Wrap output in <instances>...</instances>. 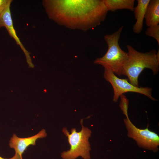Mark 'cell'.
I'll return each mask as SVG.
<instances>
[{
  "mask_svg": "<svg viewBox=\"0 0 159 159\" xmlns=\"http://www.w3.org/2000/svg\"><path fill=\"white\" fill-rule=\"evenodd\" d=\"M49 17L68 28L86 31L99 25L108 11L104 0H44Z\"/></svg>",
  "mask_w": 159,
  "mask_h": 159,
  "instance_id": "cell-1",
  "label": "cell"
},
{
  "mask_svg": "<svg viewBox=\"0 0 159 159\" xmlns=\"http://www.w3.org/2000/svg\"><path fill=\"white\" fill-rule=\"evenodd\" d=\"M128 58L125 64L122 75L126 76L130 83L139 87L138 79L142 71L146 68L151 70L153 75L159 70V51L152 49L145 53L139 52L132 46H126Z\"/></svg>",
  "mask_w": 159,
  "mask_h": 159,
  "instance_id": "cell-2",
  "label": "cell"
},
{
  "mask_svg": "<svg viewBox=\"0 0 159 159\" xmlns=\"http://www.w3.org/2000/svg\"><path fill=\"white\" fill-rule=\"evenodd\" d=\"M123 26H122L112 34L106 35L104 39L108 49L102 57L96 59L94 63L110 70L115 74L120 76L122 74L124 66L128 58L127 52L123 50L119 44Z\"/></svg>",
  "mask_w": 159,
  "mask_h": 159,
  "instance_id": "cell-3",
  "label": "cell"
},
{
  "mask_svg": "<svg viewBox=\"0 0 159 159\" xmlns=\"http://www.w3.org/2000/svg\"><path fill=\"white\" fill-rule=\"evenodd\" d=\"M82 125L80 131L77 132L75 128L71 129L70 133L67 129L64 127L62 132L67 137L70 145L69 150L64 151L61 153L62 159H76L81 157L83 159H90V151L91 150L89 139L92 133L91 131L83 125V119L80 120Z\"/></svg>",
  "mask_w": 159,
  "mask_h": 159,
  "instance_id": "cell-4",
  "label": "cell"
},
{
  "mask_svg": "<svg viewBox=\"0 0 159 159\" xmlns=\"http://www.w3.org/2000/svg\"><path fill=\"white\" fill-rule=\"evenodd\" d=\"M103 77L112 85L114 94L113 101L117 102L119 97L127 92H134L144 95L151 100H156L152 96V89L148 87H136L130 84L126 79H120L117 77L110 69L104 68Z\"/></svg>",
  "mask_w": 159,
  "mask_h": 159,
  "instance_id": "cell-5",
  "label": "cell"
},
{
  "mask_svg": "<svg viewBox=\"0 0 159 159\" xmlns=\"http://www.w3.org/2000/svg\"><path fill=\"white\" fill-rule=\"evenodd\" d=\"M124 122L127 131L128 137L134 140L140 147L156 152L158 150L159 136L150 130L148 125L145 129H140L133 125L130 119L125 118Z\"/></svg>",
  "mask_w": 159,
  "mask_h": 159,
  "instance_id": "cell-6",
  "label": "cell"
},
{
  "mask_svg": "<svg viewBox=\"0 0 159 159\" xmlns=\"http://www.w3.org/2000/svg\"><path fill=\"white\" fill-rule=\"evenodd\" d=\"M11 4H9L5 10L0 14V28L2 27H5L6 28L9 35L14 38L17 44L20 46L24 53L29 67L34 68V66L32 62L30 55V53L26 49L21 42L14 28L10 10Z\"/></svg>",
  "mask_w": 159,
  "mask_h": 159,
  "instance_id": "cell-7",
  "label": "cell"
},
{
  "mask_svg": "<svg viewBox=\"0 0 159 159\" xmlns=\"http://www.w3.org/2000/svg\"><path fill=\"white\" fill-rule=\"evenodd\" d=\"M47 135L44 129H42L33 136L27 138H19L14 134L9 140V146L14 150L15 153L18 154L22 159V155L28 146L31 145H35L37 140L45 138Z\"/></svg>",
  "mask_w": 159,
  "mask_h": 159,
  "instance_id": "cell-8",
  "label": "cell"
},
{
  "mask_svg": "<svg viewBox=\"0 0 159 159\" xmlns=\"http://www.w3.org/2000/svg\"><path fill=\"white\" fill-rule=\"evenodd\" d=\"M150 0H137V6L133 10L136 21L133 27V32L136 34H140L143 27V20L147 6Z\"/></svg>",
  "mask_w": 159,
  "mask_h": 159,
  "instance_id": "cell-9",
  "label": "cell"
},
{
  "mask_svg": "<svg viewBox=\"0 0 159 159\" xmlns=\"http://www.w3.org/2000/svg\"><path fill=\"white\" fill-rule=\"evenodd\" d=\"M144 19L148 27L159 24V0H150L146 8Z\"/></svg>",
  "mask_w": 159,
  "mask_h": 159,
  "instance_id": "cell-10",
  "label": "cell"
},
{
  "mask_svg": "<svg viewBox=\"0 0 159 159\" xmlns=\"http://www.w3.org/2000/svg\"><path fill=\"white\" fill-rule=\"evenodd\" d=\"M104 1L108 11L126 9L133 11L135 7V0H104Z\"/></svg>",
  "mask_w": 159,
  "mask_h": 159,
  "instance_id": "cell-11",
  "label": "cell"
},
{
  "mask_svg": "<svg viewBox=\"0 0 159 159\" xmlns=\"http://www.w3.org/2000/svg\"><path fill=\"white\" fill-rule=\"evenodd\" d=\"M145 34L154 38L159 45V24L148 27L145 32Z\"/></svg>",
  "mask_w": 159,
  "mask_h": 159,
  "instance_id": "cell-12",
  "label": "cell"
},
{
  "mask_svg": "<svg viewBox=\"0 0 159 159\" xmlns=\"http://www.w3.org/2000/svg\"><path fill=\"white\" fill-rule=\"evenodd\" d=\"M120 97V102L119 106L123 114L125 116L126 118L129 119L127 112L129 105L128 100L124 95H122Z\"/></svg>",
  "mask_w": 159,
  "mask_h": 159,
  "instance_id": "cell-13",
  "label": "cell"
},
{
  "mask_svg": "<svg viewBox=\"0 0 159 159\" xmlns=\"http://www.w3.org/2000/svg\"><path fill=\"white\" fill-rule=\"evenodd\" d=\"M12 1L11 0H0V14Z\"/></svg>",
  "mask_w": 159,
  "mask_h": 159,
  "instance_id": "cell-14",
  "label": "cell"
},
{
  "mask_svg": "<svg viewBox=\"0 0 159 159\" xmlns=\"http://www.w3.org/2000/svg\"><path fill=\"white\" fill-rule=\"evenodd\" d=\"M0 159H23L17 154L15 153L14 155L12 158H2L0 156Z\"/></svg>",
  "mask_w": 159,
  "mask_h": 159,
  "instance_id": "cell-15",
  "label": "cell"
}]
</instances>
